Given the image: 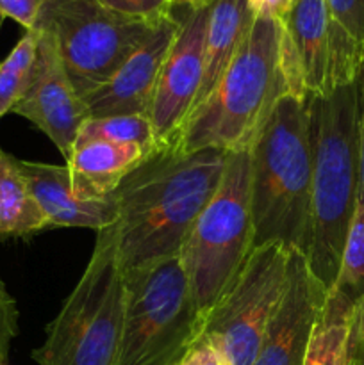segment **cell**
<instances>
[{"label": "cell", "instance_id": "12", "mask_svg": "<svg viewBox=\"0 0 364 365\" xmlns=\"http://www.w3.org/2000/svg\"><path fill=\"white\" fill-rule=\"evenodd\" d=\"M327 296V289L310 273L305 255L293 252L284 296L268 323L253 365H303Z\"/></svg>", "mask_w": 364, "mask_h": 365}, {"label": "cell", "instance_id": "7", "mask_svg": "<svg viewBox=\"0 0 364 365\" xmlns=\"http://www.w3.org/2000/svg\"><path fill=\"white\" fill-rule=\"evenodd\" d=\"M253 248L248 150L228 152L213 198L193 223L178 259L202 312L214 305Z\"/></svg>", "mask_w": 364, "mask_h": 365}, {"label": "cell", "instance_id": "23", "mask_svg": "<svg viewBox=\"0 0 364 365\" xmlns=\"http://www.w3.org/2000/svg\"><path fill=\"white\" fill-rule=\"evenodd\" d=\"M330 20L364 48V0H325Z\"/></svg>", "mask_w": 364, "mask_h": 365}, {"label": "cell", "instance_id": "30", "mask_svg": "<svg viewBox=\"0 0 364 365\" xmlns=\"http://www.w3.org/2000/svg\"><path fill=\"white\" fill-rule=\"evenodd\" d=\"M293 0H248V6L256 18H271L278 20L285 16Z\"/></svg>", "mask_w": 364, "mask_h": 365}, {"label": "cell", "instance_id": "20", "mask_svg": "<svg viewBox=\"0 0 364 365\" xmlns=\"http://www.w3.org/2000/svg\"><path fill=\"white\" fill-rule=\"evenodd\" d=\"M38 31H25L9 56L0 61V120L14 109L32 77L38 53Z\"/></svg>", "mask_w": 364, "mask_h": 365}, {"label": "cell", "instance_id": "29", "mask_svg": "<svg viewBox=\"0 0 364 365\" xmlns=\"http://www.w3.org/2000/svg\"><path fill=\"white\" fill-rule=\"evenodd\" d=\"M357 89V116H359V146H360V191L359 203L364 205V63L360 68L359 75L355 78Z\"/></svg>", "mask_w": 364, "mask_h": 365}, {"label": "cell", "instance_id": "2", "mask_svg": "<svg viewBox=\"0 0 364 365\" xmlns=\"http://www.w3.org/2000/svg\"><path fill=\"white\" fill-rule=\"evenodd\" d=\"M307 110L313 184L310 237L305 259L316 280L332 291L360 191L355 82L328 95L307 96Z\"/></svg>", "mask_w": 364, "mask_h": 365}, {"label": "cell", "instance_id": "6", "mask_svg": "<svg viewBox=\"0 0 364 365\" xmlns=\"http://www.w3.org/2000/svg\"><path fill=\"white\" fill-rule=\"evenodd\" d=\"M125 303L116 365H173L202 335L196 305L181 259L123 271Z\"/></svg>", "mask_w": 364, "mask_h": 365}, {"label": "cell", "instance_id": "3", "mask_svg": "<svg viewBox=\"0 0 364 365\" xmlns=\"http://www.w3.org/2000/svg\"><path fill=\"white\" fill-rule=\"evenodd\" d=\"M248 155L253 246L277 242L305 255L313 184L307 100L278 96Z\"/></svg>", "mask_w": 364, "mask_h": 365}, {"label": "cell", "instance_id": "22", "mask_svg": "<svg viewBox=\"0 0 364 365\" xmlns=\"http://www.w3.org/2000/svg\"><path fill=\"white\" fill-rule=\"evenodd\" d=\"M332 289L341 292L352 303L364 298V205H357L353 214L338 280Z\"/></svg>", "mask_w": 364, "mask_h": 365}, {"label": "cell", "instance_id": "17", "mask_svg": "<svg viewBox=\"0 0 364 365\" xmlns=\"http://www.w3.org/2000/svg\"><path fill=\"white\" fill-rule=\"evenodd\" d=\"M256 14L248 0H213L207 20L203 46V78L195 107L200 106L216 88L225 70L234 59L243 39L248 34ZM193 113V110H191Z\"/></svg>", "mask_w": 364, "mask_h": 365}, {"label": "cell", "instance_id": "27", "mask_svg": "<svg viewBox=\"0 0 364 365\" xmlns=\"http://www.w3.org/2000/svg\"><path fill=\"white\" fill-rule=\"evenodd\" d=\"M46 0H0V13L20 24L25 31H34Z\"/></svg>", "mask_w": 364, "mask_h": 365}, {"label": "cell", "instance_id": "9", "mask_svg": "<svg viewBox=\"0 0 364 365\" xmlns=\"http://www.w3.org/2000/svg\"><path fill=\"white\" fill-rule=\"evenodd\" d=\"M291 250L277 242L253 246L231 284L203 312L202 335L231 365H253L268 323L288 285Z\"/></svg>", "mask_w": 364, "mask_h": 365}, {"label": "cell", "instance_id": "24", "mask_svg": "<svg viewBox=\"0 0 364 365\" xmlns=\"http://www.w3.org/2000/svg\"><path fill=\"white\" fill-rule=\"evenodd\" d=\"M107 9L146 21H159L171 14V0H98Z\"/></svg>", "mask_w": 364, "mask_h": 365}, {"label": "cell", "instance_id": "18", "mask_svg": "<svg viewBox=\"0 0 364 365\" xmlns=\"http://www.w3.org/2000/svg\"><path fill=\"white\" fill-rule=\"evenodd\" d=\"M45 230L49 227L21 173L20 159L0 146V242L27 239Z\"/></svg>", "mask_w": 364, "mask_h": 365}, {"label": "cell", "instance_id": "21", "mask_svg": "<svg viewBox=\"0 0 364 365\" xmlns=\"http://www.w3.org/2000/svg\"><path fill=\"white\" fill-rule=\"evenodd\" d=\"M84 139H103L118 145H138L152 153L157 152L152 121L145 114L88 118L77 135V141Z\"/></svg>", "mask_w": 364, "mask_h": 365}, {"label": "cell", "instance_id": "19", "mask_svg": "<svg viewBox=\"0 0 364 365\" xmlns=\"http://www.w3.org/2000/svg\"><path fill=\"white\" fill-rule=\"evenodd\" d=\"M355 303L338 291H328L327 302L314 324L303 365H350V321Z\"/></svg>", "mask_w": 364, "mask_h": 365}, {"label": "cell", "instance_id": "28", "mask_svg": "<svg viewBox=\"0 0 364 365\" xmlns=\"http://www.w3.org/2000/svg\"><path fill=\"white\" fill-rule=\"evenodd\" d=\"M350 365H364V298L353 307L348 342Z\"/></svg>", "mask_w": 364, "mask_h": 365}, {"label": "cell", "instance_id": "16", "mask_svg": "<svg viewBox=\"0 0 364 365\" xmlns=\"http://www.w3.org/2000/svg\"><path fill=\"white\" fill-rule=\"evenodd\" d=\"M152 155L138 145H118L103 139L75 141L66 164L75 191L88 196H111L125 177Z\"/></svg>", "mask_w": 364, "mask_h": 365}, {"label": "cell", "instance_id": "33", "mask_svg": "<svg viewBox=\"0 0 364 365\" xmlns=\"http://www.w3.org/2000/svg\"><path fill=\"white\" fill-rule=\"evenodd\" d=\"M0 365H4V364H0Z\"/></svg>", "mask_w": 364, "mask_h": 365}, {"label": "cell", "instance_id": "26", "mask_svg": "<svg viewBox=\"0 0 364 365\" xmlns=\"http://www.w3.org/2000/svg\"><path fill=\"white\" fill-rule=\"evenodd\" d=\"M173 365H231V362L211 339L200 335Z\"/></svg>", "mask_w": 364, "mask_h": 365}, {"label": "cell", "instance_id": "1", "mask_svg": "<svg viewBox=\"0 0 364 365\" xmlns=\"http://www.w3.org/2000/svg\"><path fill=\"white\" fill-rule=\"evenodd\" d=\"M228 152L163 148L143 160L114 191L120 209L118 255L123 271L171 259L223 177Z\"/></svg>", "mask_w": 364, "mask_h": 365}, {"label": "cell", "instance_id": "31", "mask_svg": "<svg viewBox=\"0 0 364 365\" xmlns=\"http://www.w3.org/2000/svg\"><path fill=\"white\" fill-rule=\"evenodd\" d=\"M211 2H213V0H171V9H181V7H202Z\"/></svg>", "mask_w": 364, "mask_h": 365}, {"label": "cell", "instance_id": "5", "mask_svg": "<svg viewBox=\"0 0 364 365\" xmlns=\"http://www.w3.org/2000/svg\"><path fill=\"white\" fill-rule=\"evenodd\" d=\"M125 284L118 255V223L96 232L84 273L46 337L32 351L38 365H116L123 324Z\"/></svg>", "mask_w": 364, "mask_h": 365}, {"label": "cell", "instance_id": "11", "mask_svg": "<svg viewBox=\"0 0 364 365\" xmlns=\"http://www.w3.org/2000/svg\"><path fill=\"white\" fill-rule=\"evenodd\" d=\"M38 34V53L31 82L11 113L38 127L57 146L66 163L89 114L84 100L68 77L52 36L41 31Z\"/></svg>", "mask_w": 364, "mask_h": 365}, {"label": "cell", "instance_id": "14", "mask_svg": "<svg viewBox=\"0 0 364 365\" xmlns=\"http://www.w3.org/2000/svg\"><path fill=\"white\" fill-rule=\"evenodd\" d=\"M20 168L49 230L89 228L98 232L120 221L114 192L111 196H88L75 191L66 166L20 160Z\"/></svg>", "mask_w": 364, "mask_h": 365}, {"label": "cell", "instance_id": "10", "mask_svg": "<svg viewBox=\"0 0 364 365\" xmlns=\"http://www.w3.org/2000/svg\"><path fill=\"white\" fill-rule=\"evenodd\" d=\"M211 4L171 9L178 29L161 68L148 118L157 150L175 148L186 120L195 109L203 78V46Z\"/></svg>", "mask_w": 364, "mask_h": 365}, {"label": "cell", "instance_id": "15", "mask_svg": "<svg viewBox=\"0 0 364 365\" xmlns=\"http://www.w3.org/2000/svg\"><path fill=\"white\" fill-rule=\"evenodd\" d=\"M280 32L295 52L307 96L327 93L330 56V14L325 0H293L280 20Z\"/></svg>", "mask_w": 364, "mask_h": 365}, {"label": "cell", "instance_id": "4", "mask_svg": "<svg viewBox=\"0 0 364 365\" xmlns=\"http://www.w3.org/2000/svg\"><path fill=\"white\" fill-rule=\"evenodd\" d=\"M278 50L280 21L256 18L216 88L186 120L175 148L181 152L250 150L282 95Z\"/></svg>", "mask_w": 364, "mask_h": 365}, {"label": "cell", "instance_id": "13", "mask_svg": "<svg viewBox=\"0 0 364 365\" xmlns=\"http://www.w3.org/2000/svg\"><path fill=\"white\" fill-rule=\"evenodd\" d=\"M178 21L173 13L153 27L148 38L123 61L113 77L84 98L89 118L145 114L148 116L161 68L168 56Z\"/></svg>", "mask_w": 364, "mask_h": 365}, {"label": "cell", "instance_id": "25", "mask_svg": "<svg viewBox=\"0 0 364 365\" xmlns=\"http://www.w3.org/2000/svg\"><path fill=\"white\" fill-rule=\"evenodd\" d=\"M18 305L0 278V364L7 365L11 344L18 337Z\"/></svg>", "mask_w": 364, "mask_h": 365}, {"label": "cell", "instance_id": "8", "mask_svg": "<svg viewBox=\"0 0 364 365\" xmlns=\"http://www.w3.org/2000/svg\"><path fill=\"white\" fill-rule=\"evenodd\" d=\"M159 21L125 16L98 0H46L34 31L52 36L68 77L84 100L113 77Z\"/></svg>", "mask_w": 364, "mask_h": 365}, {"label": "cell", "instance_id": "32", "mask_svg": "<svg viewBox=\"0 0 364 365\" xmlns=\"http://www.w3.org/2000/svg\"><path fill=\"white\" fill-rule=\"evenodd\" d=\"M2 21H4V16H2V13H0V27H2Z\"/></svg>", "mask_w": 364, "mask_h": 365}]
</instances>
